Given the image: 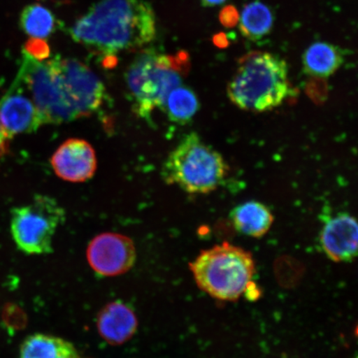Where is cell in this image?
Masks as SVG:
<instances>
[{"label":"cell","instance_id":"obj_16","mask_svg":"<svg viewBox=\"0 0 358 358\" xmlns=\"http://www.w3.org/2000/svg\"><path fill=\"white\" fill-rule=\"evenodd\" d=\"M76 350L73 343L55 336L37 334L22 343L20 358H62Z\"/></svg>","mask_w":358,"mask_h":358},{"label":"cell","instance_id":"obj_21","mask_svg":"<svg viewBox=\"0 0 358 358\" xmlns=\"http://www.w3.org/2000/svg\"><path fill=\"white\" fill-rule=\"evenodd\" d=\"M240 15L236 7L227 6L219 13V21L227 29L234 28L238 24Z\"/></svg>","mask_w":358,"mask_h":358},{"label":"cell","instance_id":"obj_5","mask_svg":"<svg viewBox=\"0 0 358 358\" xmlns=\"http://www.w3.org/2000/svg\"><path fill=\"white\" fill-rule=\"evenodd\" d=\"M190 268L199 287L224 301L245 294L256 272L252 255L227 243L201 252Z\"/></svg>","mask_w":358,"mask_h":358},{"label":"cell","instance_id":"obj_12","mask_svg":"<svg viewBox=\"0 0 358 358\" xmlns=\"http://www.w3.org/2000/svg\"><path fill=\"white\" fill-rule=\"evenodd\" d=\"M357 223L347 213L338 215L327 222L320 241L325 254L336 262H349L357 254Z\"/></svg>","mask_w":358,"mask_h":358},{"label":"cell","instance_id":"obj_23","mask_svg":"<svg viewBox=\"0 0 358 358\" xmlns=\"http://www.w3.org/2000/svg\"><path fill=\"white\" fill-rule=\"evenodd\" d=\"M213 43L219 48H226L229 46V40L224 33H219L214 35Z\"/></svg>","mask_w":358,"mask_h":358},{"label":"cell","instance_id":"obj_24","mask_svg":"<svg viewBox=\"0 0 358 358\" xmlns=\"http://www.w3.org/2000/svg\"><path fill=\"white\" fill-rule=\"evenodd\" d=\"M204 6L212 7L219 6L225 0H201Z\"/></svg>","mask_w":358,"mask_h":358},{"label":"cell","instance_id":"obj_19","mask_svg":"<svg viewBox=\"0 0 358 358\" xmlns=\"http://www.w3.org/2000/svg\"><path fill=\"white\" fill-rule=\"evenodd\" d=\"M20 27L31 38L43 39L55 32L56 20L48 8L40 4H31L21 13Z\"/></svg>","mask_w":358,"mask_h":358},{"label":"cell","instance_id":"obj_3","mask_svg":"<svg viewBox=\"0 0 358 358\" xmlns=\"http://www.w3.org/2000/svg\"><path fill=\"white\" fill-rule=\"evenodd\" d=\"M189 69V56L185 52L171 56L150 48L141 52L129 66L125 77L134 113L150 119L155 109L163 110L169 94L181 86L183 76Z\"/></svg>","mask_w":358,"mask_h":358},{"label":"cell","instance_id":"obj_18","mask_svg":"<svg viewBox=\"0 0 358 358\" xmlns=\"http://www.w3.org/2000/svg\"><path fill=\"white\" fill-rule=\"evenodd\" d=\"M241 34L250 40H259L270 33L272 13L266 4L255 1L244 8L239 20Z\"/></svg>","mask_w":358,"mask_h":358},{"label":"cell","instance_id":"obj_22","mask_svg":"<svg viewBox=\"0 0 358 358\" xmlns=\"http://www.w3.org/2000/svg\"><path fill=\"white\" fill-rule=\"evenodd\" d=\"M10 140L11 138L3 127L1 122H0V159L8 154V150H10Z\"/></svg>","mask_w":358,"mask_h":358},{"label":"cell","instance_id":"obj_1","mask_svg":"<svg viewBox=\"0 0 358 358\" xmlns=\"http://www.w3.org/2000/svg\"><path fill=\"white\" fill-rule=\"evenodd\" d=\"M70 34L76 42L105 57L114 56L152 42L155 15L145 0H101L75 22Z\"/></svg>","mask_w":358,"mask_h":358},{"label":"cell","instance_id":"obj_20","mask_svg":"<svg viewBox=\"0 0 358 358\" xmlns=\"http://www.w3.org/2000/svg\"><path fill=\"white\" fill-rule=\"evenodd\" d=\"M24 51L35 60L42 62L50 56V48L42 38H32L25 43Z\"/></svg>","mask_w":358,"mask_h":358},{"label":"cell","instance_id":"obj_15","mask_svg":"<svg viewBox=\"0 0 358 358\" xmlns=\"http://www.w3.org/2000/svg\"><path fill=\"white\" fill-rule=\"evenodd\" d=\"M343 62L340 48L328 43H315L304 52V71L312 78H326L336 73Z\"/></svg>","mask_w":358,"mask_h":358},{"label":"cell","instance_id":"obj_14","mask_svg":"<svg viewBox=\"0 0 358 358\" xmlns=\"http://www.w3.org/2000/svg\"><path fill=\"white\" fill-rule=\"evenodd\" d=\"M231 219L237 231L256 238L266 235L274 222L271 210L257 201L236 206L231 213Z\"/></svg>","mask_w":358,"mask_h":358},{"label":"cell","instance_id":"obj_8","mask_svg":"<svg viewBox=\"0 0 358 358\" xmlns=\"http://www.w3.org/2000/svg\"><path fill=\"white\" fill-rule=\"evenodd\" d=\"M67 101L78 115L86 117L99 110L106 98L101 80L83 62L57 56L50 61Z\"/></svg>","mask_w":358,"mask_h":358},{"label":"cell","instance_id":"obj_9","mask_svg":"<svg viewBox=\"0 0 358 358\" xmlns=\"http://www.w3.org/2000/svg\"><path fill=\"white\" fill-rule=\"evenodd\" d=\"M87 259L93 271L103 276L124 274L134 266L136 250L129 237L117 234H102L90 243Z\"/></svg>","mask_w":358,"mask_h":358},{"label":"cell","instance_id":"obj_11","mask_svg":"<svg viewBox=\"0 0 358 358\" xmlns=\"http://www.w3.org/2000/svg\"><path fill=\"white\" fill-rule=\"evenodd\" d=\"M58 177L71 182L90 180L97 168L96 152L89 143L80 138H70L58 147L51 159Z\"/></svg>","mask_w":358,"mask_h":358},{"label":"cell","instance_id":"obj_7","mask_svg":"<svg viewBox=\"0 0 358 358\" xmlns=\"http://www.w3.org/2000/svg\"><path fill=\"white\" fill-rule=\"evenodd\" d=\"M15 80L29 94L45 124H62L79 118L67 101L50 62L35 60L22 52L20 71Z\"/></svg>","mask_w":358,"mask_h":358},{"label":"cell","instance_id":"obj_2","mask_svg":"<svg viewBox=\"0 0 358 358\" xmlns=\"http://www.w3.org/2000/svg\"><path fill=\"white\" fill-rule=\"evenodd\" d=\"M227 92L241 110L254 113L274 110L289 95L287 64L272 53L250 52L240 58Z\"/></svg>","mask_w":358,"mask_h":358},{"label":"cell","instance_id":"obj_17","mask_svg":"<svg viewBox=\"0 0 358 358\" xmlns=\"http://www.w3.org/2000/svg\"><path fill=\"white\" fill-rule=\"evenodd\" d=\"M163 110L171 122L179 124H187L199 110L198 96L192 89L181 85L169 94Z\"/></svg>","mask_w":358,"mask_h":358},{"label":"cell","instance_id":"obj_6","mask_svg":"<svg viewBox=\"0 0 358 358\" xmlns=\"http://www.w3.org/2000/svg\"><path fill=\"white\" fill-rule=\"evenodd\" d=\"M64 209L49 196L37 195L32 203L12 211L11 232L17 248L28 255L52 252V239L64 222Z\"/></svg>","mask_w":358,"mask_h":358},{"label":"cell","instance_id":"obj_13","mask_svg":"<svg viewBox=\"0 0 358 358\" xmlns=\"http://www.w3.org/2000/svg\"><path fill=\"white\" fill-rule=\"evenodd\" d=\"M100 335L111 345H122L136 333V313L127 304L115 301L107 304L97 320Z\"/></svg>","mask_w":358,"mask_h":358},{"label":"cell","instance_id":"obj_4","mask_svg":"<svg viewBox=\"0 0 358 358\" xmlns=\"http://www.w3.org/2000/svg\"><path fill=\"white\" fill-rule=\"evenodd\" d=\"M228 173V165L220 153L191 132L169 154L162 168L169 185H177L192 194L216 190Z\"/></svg>","mask_w":358,"mask_h":358},{"label":"cell","instance_id":"obj_10","mask_svg":"<svg viewBox=\"0 0 358 358\" xmlns=\"http://www.w3.org/2000/svg\"><path fill=\"white\" fill-rule=\"evenodd\" d=\"M0 122L11 138L37 131L45 124L32 98L16 80L0 101Z\"/></svg>","mask_w":358,"mask_h":358},{"label":"cell","instance_id":"obj_25","mask_svg":"<svg viewBox=\"0 0 358 358\" xmlns=\"http://www.w3.org/2000/svg\"><path fill=\"white\" fill-rule=\"evenodd\" d=\"M62 358H80V356L77 349H76L75 351L70 352L69 355H67Z\"/></svg>","mask_w":358,"mask_h":358}]
</instances>
